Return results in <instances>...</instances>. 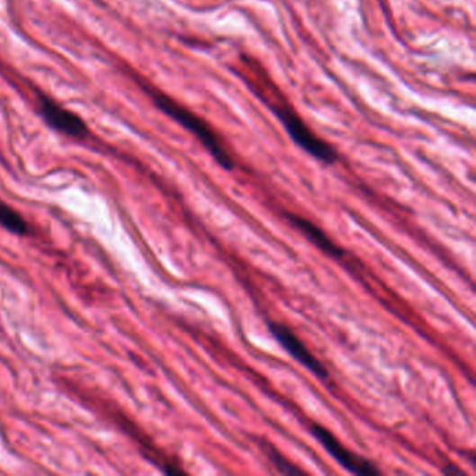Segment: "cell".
<instances>
[{"label":"cell","instance_id":"cell-3","mask_svg":"<svg viewBox=\"0 0 476 476\" xmlns=\"http://www.w3.org/2000/svg\"><path fill=\"white\" fill-rule=\"evenodd\" d=\"M311 433L323 445L324 450L349 472L359 473V475H379L380 471L373 463L351 452L334 436L330 430L321 425H313Z\"/></svg>","mask_w":476,"mask_h":476},{"label":"cell","instance_id":"cell-5","mask_svg":"<svg viewBox=\"0 0 476 476\" xmlns=\"http://www.w3.org/2000/svg\"><path fill=\"white\" fill-rule=\"evenodd\" d=\"M270 331L278 343L290 352V355L301 362L303 366L308 367L311 373H315L321 379H326L328 376V369L309 351L308 346H305L302 339L293 333L292 328H288L285 324L273 321L270 323Z\"/></svg>","mask_w":476,"mask_h":476},{"label":"cell","instance_id":"cell-1","mask_svg":"<svg viewBox=\"0 0 476 476\" xmlns=\"http://www.w3.org/2000/svg\"><path fill=\"white\" fill-rule=\"evenodd\" d=\"M143 88L162 112L171 116L174 121L181 123L186 130L199 139L200 143L206 147L207 151L211 154L212 158L219 162L222 168L228 169V171L234 169V159L207 121H202L200 116L187 110L181 103L172 100L169 95L162 93V91L157 90L151 85H144Z\"/></svg>","mask_w":476,"mask_h":476},{"label":"cell","instance_id":"cell-6","mask_svg":"<svg viewBox=\"0 0 476 476\" xmlns=\"http://www.w3.org/2000/svg\"><path fill=\"white\" fill-rule=\"evenodd\" d=\"M290 221L302 232L305 237H308L311 242L315 243L319 249L323 250L324 253H328L331 257L341 258L344 256L343 249L336 245L328 234L323 229L318 227L315 222H311L310 220L303 219L301 215L288 214Z\"/></svg>","mask_w":476,"mask_h":476},{"label":"cell","instance_id":"cell-4","mask_svg":"<svg viewBox=\"0 0 476 476\" xmlns=\"http://www.w3.org/2000/svg\"><path fill=\"white\" fill-rule=\"evenodd\" d=\"M40 112L49 128L65 134V136L85 139L88 134V128L83 118L76 115L72 111L66 110L57 101H53L47 95H40Z\"/></svg>","mask_w":476,"mask_h":476},{"label":"cell","instance_id":"cell-7","mask_svg":"<svg viewBox=\"0 0 476 476\" xmlns=\"http://www.w3.org/2000/svg\"><path fill=\"white\" fill-rule=\"evenodd\" d=\"M0 225L12 234L20 237L30 234V227L24 217L4 202H0Z\"/></svg>","mask_w":476,"mask_h":476},{"label":"cell","instance_id":"cell-2","mask_svg":"<svg viewBox=\"0 0 476 476\" xmlns=\"http://www.w3.org/2000/svg\"><path fill=\"white\" fill-rule=\"evenodd\" d=\"M250 88L270 106L271 111L280 119L283 128L290 134V138L301 148L305 149L306 153L315 157L319 161L326 162V164H334L337 161L338 154H337L334 147L318 138L306 125L303 119L288 103H283V97H275L274 91H271L273 94V97H271L265 90L256 87V85H250Z\"/></svg>","mask_w":476,"mask_h":476},{"label":"cell","instance_id":"cell-8","mask_svg":"<svg viewBox=\"0 0 476 476\" xmlns=\"http://www.w3.org/2000/svg\"><path fill=\"white\" fill-rule=\"evenodd\" d=\"M260 448H262L263 454L267 457V460L270 461L273 467L275 470L280 471L281 473H285V475H298V473H303L302 470H299L296 465H293L287 457H283L277 448L271 443L265 442V440H260L258 443Z\"/></svg>","mask_w":476,"mask_h":476}]
</instances>
